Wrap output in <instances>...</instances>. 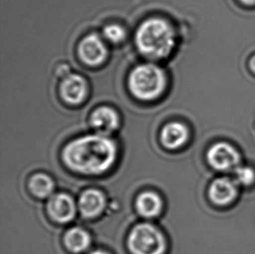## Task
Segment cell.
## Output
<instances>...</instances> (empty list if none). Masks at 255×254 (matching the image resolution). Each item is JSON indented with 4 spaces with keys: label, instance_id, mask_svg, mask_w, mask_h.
<instances>
[{
    "label": "cell",
    "instance_id": "obj_1",
    "mask_svg": "<svg viewBox=\"0 0 255 254\" xmlns=\"http://www.w3.org/2000/svg\"><path fill=\"white\" fill-rule=\"evenodd\" d=\"M63 160L74 172L98 175L110 170L118 157L117 144L101 134L78 137L66 144Z\"/></svg>",
    "mask_w": 255,
    "mask_h": 254
},
{
    "label": "cell",
    "instance_id": "obj_2",
    "mask_svg": "<svg viewBox=\"0 0 255 254\" xmlns=\"http://www.w3.org/2000/svg\"><path fill=\"white\" fill-rule=\"evenodd\" d=\"M135 44L146 59L162 60L168 58L175 47V31L165 18L150 17L137 29Z\"/></svg>",
    "mask_w": 255,
    "mask_h": 254
},
{
    "label": "cell",
    "instance_id": "obj_3",
    "mask_svg": "<svg viewBox=\"0 0 255 254\" xmlns=\"http://www.w3.org/2000/svg\"><path fill=\"white\" fill-rule=\"evenodd\" d=\"M128 84L130 93L137 100L152 101L159 99L166 91L167 78L159 65L144 63L131 70Z\"/></svg>",
    "mask_w": 255,
    "mask_h": 254
},
{
    "label": "cell",
    "instance_id": "obj_4",
    "mask_svg": "<svg viewBox=\"0 0 255 254\" xmlns=\"http://www.w3.org/2000/svg\"><path fill=\"white\" fill-rule=\"evenodd\" d=\"M128 246L132 254H164L166 240L158 227L150 223H140L130 232Z\"/></svg>",
    "mask_w": 255,
    "mask_h": 254
},
{
    "label": "cell",
    "instance_id": "obj_5",
    "mask_svg": "<svg viewBox=\"0 0 255 254\" xmlns=\"http://www.w3.org/2000/svg\"><path fill=\"white\" fill-rule=\"evenodd\" d=\"M78 55L85 65L90 67H98L107 60L108 49L100 35L91 33L80 40Z\"/></svg>",
    "mask_w": 255,
    "mask_h": 254
},
{
    "label": "cell",
    "instance_id": "obj_6",
    "mask_svg": "<svg viewBox=\"0 0 255 254\" xmlns=\"http://www.w3.org/2000/svg\"><path fill=\"white\" fill-rule=\"evenodd\" d=\"M207 161L218 171H229L238 167L241 155L231 144L220 142L212 145L207 151Z\"/></svg>",
    "mask_w": 255,
    "mask_h": 254
},
{
    "label": "cell",
    "instance_id": "obj_7",
    "mask_svg": "<svg viewBox=\"0 0 255 254\" xmlns=\"http://www.w3.org/2000/svg\"><path fill=\"white\" fill-rule=\"evenodd\" d=\"M59 94L66 103L78 106L83 103L88 95V84L83 76L71 73L61 80Z\"/></svg>",
    "mask_w": 255,
    "mask_h": 254
},
{
    "label": "cell",
    "instance_id": "obj_8",
    "mask_svg": "<svg viewBox=\"0 0 255 254\" xmlns=\"http://www.w3.org/2000/svg\"><path fill=\"white\" fill-rule=\"evenodd\" d=\"M47 211L52 220L59 223H68L76 215V204L68 194L58 193L49 199Z\"/></svg>",
    "mask_w": 255,
    "mask_h": 254
},
{
    "label": "cell",
    "instance_id": "obj_9",
    "mask_svg": "<svg viewBox=\"0 0 255 254\" xmlns=\"http://www.w3.org/2000/svg\"><path fill=\"white\" fill-rule=\"evenodd\" d=\"M120 115L117 111L107 106L98 107L90 116V124L98 134L107 136L120 127Z\"/></svg>",
    "mask_w": 255,
    "mask_h": 254
},
{
    "label": "cell",
    "instance_id": "obj_10",
    "mask_svg": "<svg viewBox=\"0 0 255 254\" xmlns=\"http://www.w3.org/2000/svg\"><path fill=\"white\" fill-rule=\"evenodd\" d=\"M208 196L215 205L228 206L237 198L238 188L232 179L226 177L218 178L209 186Z\"/></svg>",
    "mask_w": 255,
    "mask_h": 254
},
{
    "label": "cell",
    "instance_id": "obj_11",
    "mask_svg": "<svg viewBox=\"0 0 255 254\" xmlns=\"http://www.w3.org/2000/svg\"><path fill=\"white\" fill-rule=\"evenodd\" d=\"M189 137V130L180 122H170L165 125L160 132L163 145L169 150H176L186 144Z\"/></svg>",
    "mask_w": 255,
    "mask_h": 254
},
{
    "label": "cell",
    "instance_id": "obj_12",
    "mask_svg": "<svg viewBox=\"0 0 255 254\" xmlns=\"http://www.w3.org/2000/svg\"><path fill=\"white\" fill-rule=\"evenodd\" d=\"M106 207V198L96 189L86 190L79 199L80 213L86 218H95L102 213Z\"/></svg>",
    "mask_w": 255,
    "mask_h": 254
},
{
    "label": "cell",
    "instance_id": "obj_13",
    "mask_svg": "<svg viewBox=\"0 0 255 254\" xmlns=\"http://www.w3.org/2000/svg\"><path fill=\"white\" fill-rule=\"evenodd\" d=\"M162 199L156 192H142L136 200V208L138 213L147 219L159 216L162 211Z\"/></svg>",
    "mask_w": 255,
    "mask_h": 254
},
{
    "label": "cell",
    "instance_id": "obj_14",
    "mask_svg": "<svg viewBox=\"0 0 255 254\" xmlns=\"http://www.w3.org/2000/svg\"><path fill=\"white\" fill-rule=\"evenodd\" d=\"M64 241L70 251L80 254L88 249L92 239L86 230L80 227H73L66 232Z\"/></svg>",
    "mask_w": 255,
    "mask_h": 254
},
{
    "label": "cell",
    "instance_id": "obj_15",
    "mask_svg": "<svg viewBox=\"0 0 255 254\" xmlns=\"http://www.w3.org/2000/svg\"><path fill=\"white\" fill-rule=\"evenodd\" d=\"M54 182L52 178L44 173H37L29 181V188L31 193L39 199L51 197L54 191Z\"/></svg>",
    "mask_w": 255,
    "mask_h": 254
},
{
    "label": "cell",
    "instance_id": "obj_16",
    "mask_svg": "<svg viewBox=\"0 0 255 254\" xmlns=\"http://www.w3.org/2000/svg\"><path fill=\"white\" fill-rule=\"evenodd\" d=\"M103 36L107 41L118 45L124 41L127 38V31L121 24H107L104 27Z\"/></svg>",
    "mask_w": 255,
    "mask_h": 254
},
{
    "label": "cell",
    "instance_id": "obj_17",
    "mask_svg": "<svg viewBox=\"0 0 255 254\" xmlns=\"http://www.w3.org/2000/svg\"><path fill=\"white\" fill-rule=\"evenodd\" d=\"M235 179L243 186H250L255 181V172L249 166H238L235 169Z\"/></svg>",
    "mask_w": 255,
    "mask_h": 254
},
{
    "label": "cell",
    "instance_id": "obj_18",
    "mask_svg": "<svg viewBox=\"0 0 255 254\" xmlns=\"http://www.w3.org/2000/svg\"><path fill=\"white\" fill-rule=\"evenodd\" d=\"M53 72L58 79H61L62 80L71 74V66L66 62L58 63L54 67Z\"/></svg>",
    "mask_w": 255,
    "mask_h": 254
},
{
    "label": "cell",
    "instance_id": "obj_19",
    "mask_svg": "<svg viewBox=\"0 0 255 254\" xmlns=\"http://www.w3.org/2000/svg\"><path fill=\"white\" fill-rule=\"evenodd\" d=\"M250 69L252 70L253 72L255 73V56L253 57L252 59L250 60Z\"/></svg>",
    "mask_w": 255,
    "mask_h": 254
},
{
    "label": "cell",
    "instance_id": "obj_20",
    "mask_svg": "<svg viewBox=\"0 0 255 254\" xmlns=\"http://www.w3.org/2000/svg\"><path fill=\"white\" fill-rule=\"evenodd\" d=\"M241 1H242V3L249 4V5H251V4L255 3V0H241Z\"/></svg>",
    "mask_w": 255,
    "mask_h": 254
},
{
    "label": "cell",
    "instance_id": "obj_21",
    "mask_svg": "<svg viewBox=\"0 0 255 254\" xmlns=\"http://www.w3.org/2000/svg\"><path fill=\"white\" fill-rule=\"evenodd\" d=\"M90 254H108L106 252L101 251V250H99V251H94L93 253H91Z\"/></svg>",
    "mask_w": 255,
    "mask_h": 254
}]
</instances>
